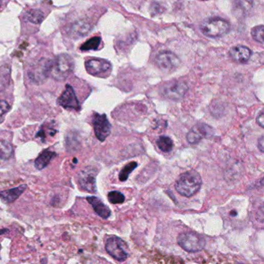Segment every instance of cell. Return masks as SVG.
Instances as JSON below:
<instances>
[{"label":"cell","mask_w":264,"mask_h":264,"mask_svg":"<svg viewBox=\"0 0 264 264\" xmlns=\"http://www.w3.org/2000/svg\"><path fill=\"white\" fill-rule=\"evenodd\" d=\"M202 185L201 175L196 170H191L182 173L175 183V189L185 197H191L200 190Z\"/></svg>","instance_id":"1"},{"label":"cell","mask_w":264,"mask_h":264,"mask_svg":"<svg viewBox=\"0 0 264 264\" xmlns=\"http://www.w3.org/2000/svg\"><path fill=\"white\" fill-rule=\"evenodd\" d=\"M74 61L71 56L61 54L51 61L50 75L56 81H64L72 73Z\"/></svg>","instance_id":"2"},{"label":"cell","mask_w":264,"mask_h":264,"mask_svg":"<svg viewBox=\"0 0 264 264\" xmlns=\"http://www.w3.org/2000/svg\"><path fill=\"white\" fill-rule=\"evenodd\" d=\"M200 31L205 37L211 38L223 37L230 31V24L221 18H212L204 21L200 26Z\"/></svg>","instance_id":"3"},{"label":"cell","mask_w":264,"mask_h":264,"mask_svg":"<svg viewBox=\"0 0 264 264\" xmlns=\"http://www.w3.org/2000/svg\"><path fill=\"white\" fill-rule=\"evenodd\" d=\"M178 244L188 253L200 252L205 248V239L199 234L194 232H185L179 235Z\"/></svg>","instance_id":"4"},{"label":"cell","mask_w":264,"mask_h":264,"mask_svg":"<svg viewBox=\"0 0 264 264\" xmlns=\"http://www.w3.org/2000/svg\"><path fill=\"white\" fill-rule=\"evenodd\" d=\"M105 250L107 253L119 262H123L128 257V247L126 243L117 237L110 236L105 243Z\"/></svg>","instance_id":"5"},{"label":"cell","mask_w":264,"mask_h":264,"mask_svg":"<svg viewBox=\"0 0 264 264\" xmlns=\"http://www.w3.org/2000/svg\"><path fill=\"white\" fill-rule=\"evenodd\" d=\"M97 169L93 167H87L79 172L78 182L80 187L84 191L90 193L96 192V176Z\"/></svg>","instance_id":"6"},{"label":"cell","mask_w":264,"mask_h":264,"mask_svg":"<svg viewBox=\"0 0 264 264\" xmlns=\"http://www.w3.org/2000/svg\"><path fill=\"white\" fill-rule=\"evenodd\" d=\"M51 61L49 59H41L31 70L29 71V77L33 82L41 84L50 75Z\"/></svg>","instance_id":"7"},{"label":"cell","mask_w":264,"mask_h":264,"mask_svg":"<svg viewBox=\"0 0 264 264\" xmlns=\"http://www.w3.org/2000/svg\"><path fill=\"white\" fill-rule=\"evenodd\" d=\"M188 90V86L183 81H173L164 84L162 87L163 96L172 100L182 99Z\"/></svg>","instance_id":"8"},{"label":"cell","mask_w":264,"mask_h":264,"mask_svg":"<svg viewBox=\"0 0 264 264\" xmlns=\"http://www.w3.org/2000/svg\"><path fill=\"white\" fill-rule=\"evenodd\" d=\"M95 134L98 140L103 142L111 133V124L105 114L95 113L93 119Z\"/></svg>","instance_id":"9"},{"label":"cell","mask_w":264,"mask_h":264,"mask_svg":"<svg viewBox=\"0 0 264 264\" xmlns=\"http://www.w3.org/2000/svg\"><path fill=\"white\" fill-rule=\"evenodd\" d=\"M214 135V130L209 125L199 123L191 128L187 134V140L191 144L199 143L202 139L210 138Z\"/></svg>","instance_id":"10"},{"label":"cell","mask_w":264,"mask_h":264,"mask_svg":"<svg viewBox=\"0 0 264 264\" xmlns=\"http://www.w3.org/2000/svg\"><path fill=\"white\" fill-rule=\"evenodd\" d=\"M156 64L163 70L171 71L180 65L181 61L176 54L170 51H165L161 53L156 57Z\"/></svg>","instance_id":"11"},{"label":"cell","mask_w":264,"mask_h":264,"mask_svg":"<svg viewBox=\"0 0 264 264\" xmlns=\"http://www.w3.org/2000/svg\"><path fill=\"white\" fill-rule=\"evenodd\" d=\"M57 102L61 106L64 107V108H72L75 110H79L81 108L73 87L69 84L66 85L65 90L61 95Z\"/></svg>","instance_id":"12"},{"label":"cell","mask_w":264,"mask_h":264,"mask_svg":"<svg viewBox=\"0 0 264 264\" xmlns=\"http://www.w3.org/2000/svg\"><path fill=\"white\" fill-rule=\"evenodd\" d=\"M86 71L92 75H102L109 72L112 66L108 61L102 59H92L85 63Z\"/></svg>","instance_id":"13"},{"label":"cell","mask_w":264,"mask_h":264,"mask_svg":"<svg viewBox=\"0 0 264 264\" xmlns=\"http://www.w3.org/2000/svg\"><path fill=\"white\" fill-rule=\"evenodd\" d=\"M252 52L250 48L247 47L238 45L231 48L229 51V55L234 61L240 64L247 63L251 57Z\"/></svg>","instance_id":"14"},{"label":"cell","mask_w":264,"mask_h":264,"mask_svg":"<svg viewBox=\"0 0 264 264\" xmlns=\"http://www.w3.org/2000/svg\"><path fill=\"white\" fill-rule=\"evenodd\" d=\"M87 201L93 206L96 213L99 215L101 218L106 219L111 215V211L100 199L94 197V196H92V197H87Z\"/></svg>","instance_id":"15"},{"label":"cell","mask_w":264,"mask_h":264,"mask_svg":"<svg viewBox=\"0 0 264 264\" xmlns=\"http://www.w3.org/2000/svg\"><path fill=\"white\" fill-rule=\"evenodd\" d=\"M26 189H27V185H22L16 188L1 191L0 199L6 203H12V202H15L18 197H19V196L25 191Z\"/></svg>","instance_id":"16"},{"label":"cell","mask_w":264,"mask_h":264,"mask_svg":"<svg viewBox=\"0 0 264 264\" xmlns=\"http://www.w3.org/2000/svg\"><path fill=\"white\" fill-rule=\"evenodd\" d=\"M232 7L234 14L239 17L245 16L253 8V0H234Z\"/></svg>","instance_id":"17"},{"label":"cell","mask_w":264,"mask_h":264,"mask_svg":"<svg viewBox=\"0 0 264 264\" xmlns=\"http://www.w3.org/2000/svg\"><path fill=\"white\" fill-rule=\"evenodd\" d=\"M56 156V153L54 152L51 151L50 150H45L37 157V159L35 160V167L37 170H41L47 167L51 162V160Z\"/></svg>","instance_id":"18"},{"label":"cell","mask_w":264,"mask_h":264,"mask_svg":"<svg viewBox=\"0 0 264 264\" xmlns=\"http://www.w3.org/2000/svg\"><path fill=\"white\" fill-rule=\"evenodd\" d=\"M13 155V148L11 143L5 140H0V160H8Z\"/></svg>","instance_id":"19"},{"label":"cell","mask_w":264,"mask_h":264,"mask_svg":"<svg viewBox=\"0 0 264 264\" xmlns=\"http://www.w3.org/2000/svg\"><path fill=\"white\" fill-rule=\"evenodd\" d=\"M157 145L161 151L164 152V153H169L173 149V140L170 137L162 136L157 140Z\"/></svg>","instance_id":"20"},{"label":"cell","mask_w":264,"mask_h":264,"mask_svg":"<svg viewBox=\"0 0 264 264\" xmlns=\"http://www.w3.org/2000/svg\"><path fill=\"white\" fill-rule=\"evenodd\" d=\"M10 79V69L9 66L0 68V92L5 90Z\"/></svg>","instance_id":"21"},{"label":"cell","mask_w":264,"mask_h":264,"mask_svg":"<svg viewBox=\"0 0 264 264\" xmlns=\"http://www.w3.org/2000/svg\"><path fill=\"white\" fill-rule=\"evenodd\" d=\"M137 167V163L135 161L129 163L125 165L122 169L119 174V179L121 182H126L129 178V174L132 173L133 170H135Z\"/></svg>","instance_id":"22"},{"label":"cell","mask_w":264,"mask_h":264,"mask_svg":"<svg viewBox=\"0 0 264 264\" xmlns=\"http://www.w3.org/2000/svg\"><path fill=\"white\" fill-rule=\"evenodd\" d=\"M27 18L30 22L38 24L42 22L45 18V15L40 10H32L27 13Z\"/></svg>","instance_id":"23"},{"label":"cell","mask_w":264,"mask_h":264,"mask_svg":"<svg viewBox=\"0 0 264 264\" xmlns=\"http://www.w3.org/2000/svg\"><path fill=\"white\" fill-rule=\"evenodd\" d=\"M263 26H256V27H253V28L252 29L251 35L256 41H257L258 43H261V45H263Z\"/></svg>","instance_id":"24"},{"label":"cell","mask_w":264,"mask_h":264,"mask_svg":"<svg viewBox=\"0 0 264 264\" xmlns=\"http://www.w3.org/2000/svg\"><path fill=\"white\" fill-rule=\"evenodd\" d=\"M100 37H93L90 40L86 41L82 46L81 47V51H91V50H97L100 45Z\"/></svg>","instance_id":"25"},{"label":"cell","mask_w":264,"mask_h":264,"mask_svg":"<svg viewBox=\"0 0 264 264\" xmlns=\"http://www.w3.org/2000/svg\"><path fill=\"white\" fill-rule=\"evenodd\" d=\"M108 199L112 204H121L125 201V196L120 191H110L108 194Z\"/></svg>","instance_id":"26"},{"label":"cell","mask_w":264,"mask_h":264,"mask_svg":"<svg viewBox=\"0 0 264 264\" xmlns=\"http://www.w3.org/2000/svg\"><path fill=\"white\" fill-rule=\"evenodd\" d=\"M10 105L5 100H0V123L4 122L5 115L10 111Z\"/></svg>","instance_id":"27"},{"label":"cell","mask_w":264,"mask_h":264,"mask_svg":"<svg viewBox=\"0 0 264 264\" xmlns=\"http://www.w3.org/2000/svg\"><path fill=\"white\" fill-rule=\"evenodd\" d=\"M256 122H257L258 125L260 126L261 127H264V114L263 112L261 111L260 113L258 115L257 118H256Z\"/></svg>","instance_id":"28"},{"label":"cell","mask_w":264,"mask_h":264,"mask_svg":"<svg viewBox=\"0 0 264 264\" xmlns=\"http://www.w3.org/2000/svg\"><path fill=\"white\" fill-rule=\"evenodd\" d=\"M264 140H263V137H261L258 140V148H259V150H260L261 152H263V148H264Z\"/></svg>","instance_id":"29"},{"label":"cell","mask_w":264,"mask_h":264,"mask_svg":"<svg viewBox=\"0 0 264 264\" xmlns=\"http://www.w3.org/2000/svg\"><path fill=\"white\" fill-rule=\"evenodd\" d=\"M0 6H1V1H0Z\"/></svg>","instance_id":"30"},{"label":"cell","mask_w":264,"mask_h":264,"mask_svg":"<svg viewBox=\"0 0 264 264\" xmlns=\"http://www.w3.org/2000/svg\"><path fill=\"white\" fill-rule=\"evenodd\" d=\"M202 1H205V0H202Z\"/></svg>","instance_id":"31"},{"label":"cell","mask_w":264,"mask_h":264,"mask_svg":"<svg viewBox=\"0 0 264 264\" xmlns=\"http://www.w3.org/2000/svg\"><path fill=\"white\" fill-rule=\"evenodd\" d=\"M0 161H1V160H0Z\"/></svg>","instance_id":"32"}]
</instances>
